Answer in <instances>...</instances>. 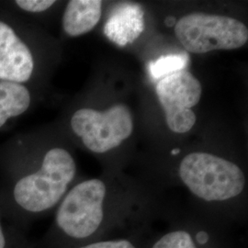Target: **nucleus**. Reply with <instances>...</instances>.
<instances>
[{"instance_id":"obj_1","label":"nucleus","mask_w":248,"mask_h":248,"mask_svg":"<svg viewBox=\"0 0 248 248\" xmlns=\"http://www.w3.org/2000/svg\"><path fill=\"white\" fill-rule=\"evenodd\" d=\"M179 176L194 195L207 202H222L239 195L246 178L239 167L212 154L187 155L179 166Z\"/></svg>"},{"instance_id":"obj_8","label":"nucleus","mask_w":248,"mask_h":248,"mask_svg":"<svg viewBox=\"0 0 248 248\" xmlns=\"http://www.w3.org/2000/svg\"><path fill=\"white\" fill-rule=\"evenodd\" d=\"M101 13L99 0H71L62 16L63 31L70 37L84 35L98 24Z\"/></svg>"},{"instance_id":"obj_15","label":"nucleus","mask_w":248,"mask_h":248,"mask_svg":"<svg viewBox=\"0 0 248 248\" xmlns=\"http://www.w3.org/2000/svg\"><path fill=\"white\" fill-rule=\"evenodd\" d=\"M196 238H197L198 242H199L200 244L204 245V244H206V243L208 242V240H209V235H208V233H207V232H200L197 234Z\"/></svg>"},{"instance_id":"obj_11","label":"nucleus","mask_w":248,"mask_h":248,"mask_svg":"<svg viewBox=\"0 0 248 248\" xmlns=\"http://www.w3.org/2000/svg\"><path fill=\"white\" fill-rule=\"evenodd\" d=\"M188 62L186 54H169L149 63V73L154 79L160 80L181 70H186Z\"/></svg>"},{"instance_id":"obj_2","label":"nucleus","mask_w":248,"mask_h":248,"mask_svg":"<svg viewBox=\"0 0 248 248\" xmlns=\"http://www.w3.org/2000/svg\"><path fill=\"white\" fill-rule=\"evenodd\" d=\"M76 163L62 148L47 152L41 169L21 178L14 187L17 203L31 213L52 208L62 198L76 175Z\"/></svg>"},{"instance_id":"obj_3","label":"nucleus","mask_w":248,"mask_h":248,"mask_svg":"<svg viewBox=\"0 0 248 248\" xmlns=\"http://www.w3.org/2000/svg\"><path fill=\"white\" fill-rule=\"evenodd\" d=\"M175 34L187 52L198 54L238 49L248 40V27L238 19L201 12L180 18Z\"/></svg>"},{"instance_id":"obj_4","label":"nucleus","mask_w":248,"mask_h":248,"mask_svg":"<svg viewBox=\"0 0 248 248\" xmlns=\"http://www.w3.org/2000/svg\"><path fill=\"white\" fill-rule=\"evenodd\" d=\"M71 127L89 150L102 154L116 148L130 137L133 117L129 108L122 104L105 111L84 108L74 113Z\"/></svg>"},{"instance_id":"obj_14","label":"nucleus","mask_w":248,"mask_h":248,"mask_svg":"<svg viewBox=\"0 0 248 248\" xmlns=\"http://www.w3.org/2000/svg\"><path fill=\"white\" fill-rule=\"evenodd\" d=\"M80 248H135L129 241L127 240H119V241H107V242H98L91 244L89 246Z\"/></svg>"},{"instance_id":"obj_12","label":"nucleus","mask_w":248,"mask_h":248,"mask_svg":"<svg viewBox=\"0 0 248 248\" xmlns=\"http://www.w3.org/2000/svg\"><path fill=\"white\" fill-rule=\"evenodd\" d=\"M153 248H196L191 235L184 231L169 232L158 240Z\"/></svg>"},{"instance_id":"obj_17","label":"nucleus","mask_w":248,"mask_h":248,"mask_svg":"<svg viewBox=\"0 0 248 248\" xmlns=\"http://www.w3.org/2000/svg\"><path fill=\"white\" fill-rule=\"evenodd\" d=\"M177 153H179V149H175V150L172 151V154H173V155H176Z\"/></svg>"},{"instance_id":"obj_10","label":"nucleus","mask_w":248,"mask_h":248,"mask_svg":"<svg viewBox=\"0 0 248 248\" xmlns=\"http://www.w3.org/2000/svg\"><path fill=\"white\" fill-rule=\"evenodd\" d=\"M31 105V94L18 83L0 81V128L8 120L23 114Z\"/></svg>"},{"instance_id":"obj_9","label":"nucleus","mask_w":248,"mask_h":248,"mask_svg":"<svg viewBox=\"0 0 248 248\" xmlns=\"http://www.w3.org/2000/svg\"><path fill=\"white\" fill-rule=\"evenodd\" d=\"M143 30L142 11L135 5L119 7L110 16L104 28V32L112 42L124 46L133 42Z\"/></svg>"},{"instance_id":"obj_16","label":"nucleus","mask_w":248,"mask_h":248,"mask_svg":"<svg viewBox=\"0 0 248 248\" xmlns=\"http://www.w3.org/2000/svg\"><path fill=\"white\" fill-rule=\"evenodd\" d=\"M5 248V238H4V234L0 226V248Z\"/></svg>"},{"instance_id":"obj_6","label":"nucleus","mask_w":248,"mask_h":248,"mask_svg":"<svg viewBox=\"0 0 248 248\" xmlns=\"http://www.w3.org/2000/svg\"><path fill=\"white\" fill-rule=\"evenodd\" d=\"M155 91L169 129L177 133L190 131L196 124L191 108L202 98L201 82L190 72L181 70L160 79Z\"/></svg>"},{"instance_id":"obj_5","label":"nucleus","mask_w":248,"mask_h":248,"mask_svg":"<svg viewBox=\"0 0 248 248\" xmlns=\"http://www.w3.org/2000/svg\"><path fill=\"white\" fill-rule=\"evenodd\" d=\"M106 186L90 179L75 186L63 200L56 215L58 226L75 238H85L98 230L103 220Z\"/></svg>"},{"instance_id":"obj_7","label":"nucleus","mask_w":248,"mask_h":248,"mask_svg":"<svg viewBox=\"0 0 248 248\" xmlns=\"http://www.w3.org/2000/svg\"><path fill=\"white\" fill-rule=\"evenodd\" d=\"M31 52L9 24L0 21V81L22 84L31 78Z\"/></svg>"},{"instance_id":"obj_13","label":"nucleus","mask_w":248,"mask_h":248,"mask_svg":"<svg viewBox=\"0 0 248 248\" xmlns=\"http://www.w3.org/2000/svg\"><path fill=\"white\" fill-rule=\"evenodd\" d=\"M16 5L27 12L38 13L50 9L55 1L53 0H17Z\"/></svg>"}]
</instances>
